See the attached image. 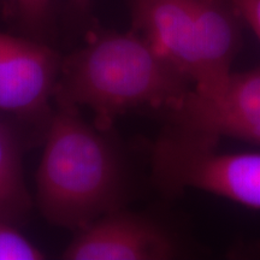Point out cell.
I'll list each match as a JSON object with an SVG mask.
<instances>
[{
	"mask_svg": "<svg viewBox=\"0 0 260 260\" xmlns=\"http://www.w3.org/2000/svg\"><path fill=\"white\" fill-rule=\"evenodd\" d=\"M191 82L144 37L105 31L61 61L54 99L87 107L105 130L135 110L164 113L191 88Z\"/></svg>",
	"mask_w": 260,
	"mask_h": 260,
	"instance_id": "1",
	"label": "cell"
},
{
	"mask_svg": "<svg viewBox=\"0 0 260 260\" xmlns=\"http://www.w3.org/2000/svg\"><path fill=\"white\" fill-rule=\"evenodd\" d=\"M37 174V204L56 226L83 229L124 206V161L104 129L88 124L79 109L58 104L50 118Z\"/></svg>",
	"mask_w": 260,
	"mask_h": 260,
	"instance_id": "2",
	"label": "cell"
},
{
	"mask_svg": "<svg viewBox=\"0 0 260 260\" xmlns=\"http://www.w3.org/2000/svg\"><path fill=\"white\" fill-rule=\"evenodd\" d=\"M151 171L154 186L168 197L199 189L260 210V153H223L218 144L162 129Z\"/></svg>",
	"mask_w": 260,
	"mask_h": 260,
	"instance_id": "3",
	"label": "cell"
},
{
	"mask_svg": "<svg viewBox=\"0 0 260 260\" xmlns=\"http://www.w3.org/2000/svg\"><path fill=\"white\" fill-rule=\"evenodd\" d=\"M164 129L218 144L223 138L260 146V64L232 71L211 90L191 88L164 112Z\"/></svg>",
	"mask_w": 260,
	"mask_h": 260,
	"instance_id": "4",
	"label": "cell"
},
{
	"mask_svg": "<svg viewBox=\"0 0 260 260\" xmlns=\"http://www.w3.org/2000/svg\"><path fill=\"white\" fill-rule=\"evenodd\" d=\"M183 255L180 240L154 219L124 209L77 232L63 253L67 260H167Z\"/></svg>",
	"mask_w": 260,
	"mask_h": 260,
	"instance_id": "5",
	"label": "cell"
},
{
	"mask_svg": "<svg viewBox=\"0 0 260 260\" xmlns=\"http://www.w3.org/2000/svg\"><path fill=\"white\" fill-rule=\"evenodd\" d=\"M61 60L39 42L0 32V111L28 121L50 112Z\"/></svg>",
	"mask_w": 260,
	"mask_h": 260,
	"instance_id": "6",
	"label": "cell"
},
{
	"mask_svg": "<svg viewBox=\"0 0 260 260\" xmlns=\"http://www.w3.org/2000/svg\"><path fill=\"white\" fill-rule=\"evenodd\" d=\"M133 30L200 87L205 81L197 0H130Z\"/></svg>",
	"mask_w": 260,
	"mask_h": 260,
	"instance_id": "7",
	"label": "cell"
},
{
	"mask_svg": "<svg viewBox=\"0 0 260 260\" xmlns=\"http://www.w3.org/2000/svg\"><path fill=\"white\" fill-rule=\"evenodd\" d=\"M30 206L17 141L0 123V217L11 223L18 222L27 216Z\"/></svg>",
	"mask_w": 260,
	"mask_h": 260,
	"instance_id": "8",
	"label": "cell"
},
{
	"mask_svg": "<svg viewBox=\"0 0 260 260\" xmlns=\"http://www.w3.org/2000/svg\"><path fill=\"white\" fill-rule=\"evenodd\" d=\"M45 254L8 219L0 217V260H40Z\"/></svg>",
	"mask_w": 260,
	"mask_h": 260,
	"instance_id": "9",
	"label": "cell"
},
{
	"mask_svg": "<svg viewBox=\"0 0 260 260\" xmlns=\"http://www.w3.org/2000/svg\"><path fill=\"white\" fill-rule=\"evenodd\" d=\"M260 41V0H228Z\"/></svg>",
	"mask_w": 260,
	"mask_h": 260,
	"instance_id": "10",
	"label": "cell"
},
{
	"mask_svg": "<svg viewBox=\"0 0 260 260\" xmlns=\"http://www.w3.org/2000/svg\"><path fill=\"white\" fill-rule=\"evenodd\" d=\"M17 5L24 21L30 25H38L46 17L50 0H17Z\"/></svg>",
	"mask_w": 260,
	"mask_h": 260,
	"instance_id": "11",
	"label": "cell"
},
{
	"mask_svg": "<svg viewBox=\"0 0 260 260\" xmlns=\"http://www.w3.org/2000/svg\"><path fill=\"white\" fill-rule=\"evenodd\" d=\"M70 2L75 8V10H77L79 12L87 11V9L89 8V4H90V0H70Z\"/></svg>",
	"mask_w": 260,
	"mask_h": 260,
	"instance_id": "12",
	"label": "cell"
}]
</instances>
